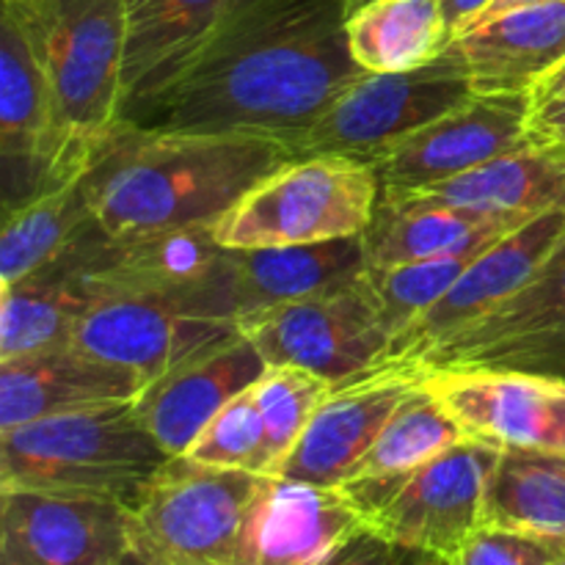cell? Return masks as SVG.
<instances>
[{"label":"cell","mask_w":565,"mask_h":565,"mask_svg":"<svg viewBox=\"0 0 565 565\" xmlns=\"http://www.w3.org/2000/svg\"><path fill=\"white\" fill-rule=\"evenodd\" d=\"M524 224H527V221H524ZM516 226L522 224L491 226V230L480 232L478 237L450 248V252L436 254V257L428 259H417V263L392 265V268H367L364 279H367L370 292H373L375 298L381 323L390 331L392 340H395L397 334H403L414 320L423 318L436 301H441V298L452 290V285L461 279L463 270H467L491 243H497L502 235L516 230Z\"/></svg>","instance_id":"f546056e"},{"label":"cell","mask_w":565,"mask_h":565,"mask_svg":"<svg viewBox=\"0 0 565 565\" xmlns=\"http://www.w3.org/2000/svg\"><path fill=\"white\" fill-rule=\"evenodd\" d=\"M149 381L77 342L0 362V430L58 414L136 403Z\"/></svg>","instance_id":"ac0fdd59"},{"label":"cell","mask_w":565,"mask_h":565,"mask_svg":"<svg viewBox=\"0 0 565 565\" xmlns=\"http://www.w3.org/2000/svg\"><path fill=\"white\" fill-rule=\"evenodd\" d=\"M362 530L364 513L342 489L270 475L254 519L252 565H329Z\"/></svg>","instance_id":"7402d4cb"},{"label":"cell","mask_w":565,"mask_h":565,"mask_svg":"<svg viewBox=\"0 0 565 565\" xmlns=\"http://www.w3.org/2000/svg\"><path fill=\"white\" fill-rule=\"evenodd\" d=\"M561 94H565V64L561 66V70L555 72V75L550 77V81L541 86V92L535 94V103L539 99H550V97H561Z\"/></svg>","instance_id":"f35d334b"},{"label":"cell","mask_w":565,"mask_h":565,"mask_svg":"<svg viewBox=\"0 0 565 565\" xmlns=\"http://www.w3.org/2000/svg\"><path fill=\"white\" fill-rule=\"evenodd\" d=\"M406 552L392 546L373 530H362L329 565H406Z\"/></svg>","instance_id":"e575fe53"},{"label":"cell","mask_w":565,"mask_h":565,"mask_svg":"<svg viewBox=\"0 0 565 565\" xmlns=\"http://www.w3.org/2000/svg\"><path fill=\"white\" fill-rule=\"evenodd\" d=\"M169 461L132 403L0 430V491L94 497L130 508Z\"/></svg>","instance_id":"3957f363"},{"label":"cell","mask_w":565,"mask_h":565,"mask_svg":"<svg viewBox=\"0 0 565 565\" xmlns=\"http://www.w3.org/2000/svg\"><path fill=\"white\" fill-rule=\"evenodd\" d=\"M500 224H524V218L480 213V210L456 207V204L381 188L373 221L362 235L364 257H367V268L417 263V259L450 252Z\"/></svg>","instance_id":"d4e9b609"},{"label":"cell","mask_w":565,"mask_h":565,"mask_svg":"<svg viewBox=\"0 0 565 565\" xmlns=\"http://www.w3.org/2000/svg\"><path fill=\"white\" fill-rule=\"evenodd\" d=\"M475 97L467 61L456 42L436 61L408 72H367L292 143L303 154H340L373 163L412 136Z\"/></svg>","instance_id":"52a82bcc"},{"label":"cell","mask_w":565,"mask_h":565,"mask_svg":"<svg viewBox=\"0 0 565 565\" xmlns=\"http://www.w3.org/2000/svg\"><path fill=\"white\" fill-rule=\"evenodd\" d=\"M252 390L265 425L263 475H274L298 445L331 384L301 367H268Z\"/></svg>","instance_id":"1f68e13d"},{"label":"cell","mask_w":565,"mask_h":565,"mask_svg":"<svg viewBox=\"0 0 565 565\" xmlns=\"http://www.w3.org/2000/svg\"><path fill=\"white\" fill-rule=\"evenodd\" d=\"M563 555L565 541L483 524L463 544L452 565H552Z\"/></svg>","instance_id":"836d02e7"},{"label":"cell","mask_w":565,"mask_h":565,"mask_svg":"<svg viewBox=\"0 0 565 565\" xmlns=\"http://www.w3.org/2000/svg\"><path fill=\"white\" fill-rule=\"evenodd\" d=\"M237 334V326L191 318L152 292L116 290L92 298L72 342L154 381Z\"/></svg>","instance_id":"e0dca14e"},{"label":"cell","mask_w":565,"mask_h":565,"mask_svg":"<svg viewBox=\"0 0 565 565\" xmlns=\"http://www.w3.org/2000/svg\"><path fill=\"white\" fill-rule=\"evenodd\" d=\"M544 3H561V0H494V3L489 6V9L483 11V14L478 17V20L472 22V25H478V22L489 20V17H500L505 14V11H513V9H527V6H544ZM469 25V28H472ZM467 31V28H463Z\"/></svg>","instance_id":"74e56055"},{"label":"cell","mask_w":565,"mask_h":565,"mask_svg":"<svg viewBox=\"0 0 565 565\" xmlns=\"http://www.w3.org/2000/svg\"><path fill=\"white\" fill-rule=\"evenodd\" d=\"M248 0H125L121 119L163 92Z\"/></svg>","instance_id":"44dd1931"},{"label":"cell","mask_w":565,"mask_h":565,"mask_svg":"<svg viewBox=\"0 0 565 565\" xmlns=\"http://www.w3.org/2000/svg\"><path fill=\"white\" fill-rule=\"evenodd\" d=\"M77 246L17 285H0V362L72 342L77 320L92 303L81 279Z\"/></svg>","instance_id":"4316f807"},{"label":"cell","mask_w":565,"mask_h":565,"mask_svg":"<svg viewBox=\"0 0 565 565\" xmlns=\"http://www.w3.org/2000/svg\"><path fill=\"white\" fill-rule=\"evenodd\" d=\"M362 75L348 50L342 0H248L163 92L121 121L252 132L292 147Z\"/></svg>","instance_id":"6da1fadb"},{"label":"cell","mask_w":565,"mask_h":565,"mask_svg":"<svg viewBox=\"0 0 565 565\" xmlns=\"http://www.w3.org/2000/svg\"><path fill=\"white\" fill-rule=\"evenodd\" d=\"M533 94H475L373 160L384 191H425L533 143Z\"/></svg>","instance_id":"7c38bea8"},{"label":"cell","mask_w":565,"mask_h":565,"mask_svg":"<svg viewBox=\"0 0 565 565\" xmlns=\"http://www.w3.org/2000/svg\"><path fill=\"white\" fill-rule=\"evenodd\" d=\"M565 243V210L539 215L491 243L419 320L390 345L386 364H419L436 345L489 318L516 296Z\"/></svg>","instance_id":"4fadbf2b"},{"label":"cell","mask_w":565,"mask_h":565,"mask_svg":"<svg viewBox=\"0 0 565 565\" xmlns=\"http://www.w3.org/2000/svg\"><path fill=\"white\" fill-rule=\"evenodd\" d=\"M265 370L268 364L257 348L237 334L149 381L132 408L171 458L185 456L204 425L241 392L252 390Z\"/></svg>","instance_id":"d6986e66"},{"label":"cell","mask_w":565,"mask_h":565,"mask_svg":"<svg viewBox=\"0 0 565 565\" xmlns=\"http://www.w3.org/2000/svg\"><path fill=\"white\" fill-rule=\"evenodd\" d=\"M406 555H408V552H406ZM419 557H423V565H452V561H441V557H430V555H419Z\"/></svg>","instance_id":"ab89813d"},{"label":"cell","mask_w":565,"mask_h":565,"mask_svg":"<svg viewBox=\"0 0 565 565\" xmlns=\"http://www.w3.org/2000/svg\"><path fill=\"white\" fill-rule=\"evenodd\" d=\"M463 436L497 450L565 452V379L494 367H419Z\"/></svg>","instance_id":"8fae6325"},{"label":"cell","mask_w":565,"mask_h":565,"mask_svg":"<svg viewBox=\"0 0 565 565\" xmlns=\"http://www.w3.org/2000/svg\"><path fill=\"white\" fill-rule=\"evenodd\" d=\"M417 381V364L392 362L362 379L331 386L274 478L340 489Z\"/></svg>","instance_id":"2e32d148"},{"label":"cell","mask_w":565,"mask_h":565,"mask_svg":"<svg viewBox=\"0 0 565 565\" xmlns=\"http://www.w3.org/2000/svg\"><path fill=\"white\" fill-rule=\"evenodd\" d=\"M447 364L565 379V243L516 296L436 345L417 367Z\"/></svg>","instance_id":"5bb4252c"},{"label":"cell","mask_w":565,"mask_h":565,"mask_svg":"<svg viewBox=\"0 0 565 565\" xmlns=\"http://www.w3.org/2000/svg\"><path fill=\"white\" fill-rule=\"evenodd\" d=\"M381 196L370 163L340 154L292 158L259 180L224 218L213 237L224 248H279L362 237Z\"/></svg>","instance_id":"8992f818"},{"label":"cell","mask_w":565,"mask_h":565,"mask_svg":"<svg viewBox=\"0 0 565 565\" xmlns=\"http://www.w3.org/2000/svg\"><path fill=\"white\" fill-rule=\"evenodd\" d=\"M467 439L461 425L450 417L439 397L423 384H414L384 425L375 445L356 467L348 483L356 480H406L419 467L430 463L450 447ZM345 486V483H342Z\"/></svg>","instance_id":"4dcf8cb0"},{"label":"cell","mask_w":565,"mask_h":565,"mask_svg":"<svg viewBox=\"0 0 565 565\" xmlns=\"http://www.w3.org/2000/svg\"><path fill=\"white\" fill-rule=\"evenodd\" d=\"M0 152L6 163V213L77 177L66 169L42 44L11 14L0 17Z\"/></svg>","instance_id":"30bf717a"},{"label":"cell","mask_w":565,"mask_h":565,"mask_svg":"<svg viewBox=\"0 0 565 565\" xmlns=\"http://www.w3.org/2000/svg\"><path fill=\"white\" fill-rule=\"evenodd\" d=\"M367 274L362 237L279 248H226L221 292L232 323L276 303L298 301Z\"/></svg>","instance_id":"ffe728a7"},{"label":"cell","mask_w":565,"mask_h":565,"mask_svg":"<svg viewBox=\"0 0 565 565\" xmlns=\"http://www.w3.org/2000/svg\"><path fill=\"white\" fill-rule=\"evenodd\" d=\"M97 226L86 171L9 210L0 235V285H17L58 263Z\"/></svg>","instance_id":"484cf974"},{"label":"cell","mask_w":565,"mask_h":565,"mask_svg":"<svg viewBox=\"0 0 565 565\" xmlns=\"http://www.w3.org/2000/svg\"><path fill=\"white\" fill-rule=\"evenodd\" d=\"M268 478L171 458L127 508L132 552L152 565H252Z\"/></svg>","instance_id":"5b68a950"},{"label":"cell","mask_w":565,"mask_h":565,"mask_svg":"<svg viewBox=\"0 0 565 565\" xmlns=\"http://www.w3.org/2000/svg\"><path fill=\"white\" fill-rule=\"evenodd\" d=\"M530 136H533L535 143L565 149V94L535 103Z\"/></svg>","instance_id":"d590c367"},{"label":"cell","mask_w":565,"mask_h":565,"mask_svg":"<svg viewBox=\"0 0 565 565\" xmlns=\"http://www.w3.org/2000/svg\"><path fill=\"white\" fill-rule=\"evenodd\" d=\"M342 3H345V17H348V14H351V11H356L359 6L370 3V0H342Z\"/></svg>","instance_id":"60d3db41"},{"label":"cell","mask_w":565,"mask_h":565,"mask_svg":"<svg viewBox=\"0 0 565 565\" xmlns=\"http://www.w3.org/2000/svg\"><path fill=\"white\" fill-rule=\"evenodd\" d=\"M483 524L565 541V452L500 450Z\"/></svg>","instance_id":"f1b7e54d"},{"label":"cell","mask_w":565,"mask_h":565,"mask_svg":"<svg viewBox=\"0 0 565 565\" xmlns=\"http://www.w3.org/2000/svg\"><path fill=\"white\" fill-rule=\"evenodd\" d=\"M237 331L268 367L309 370L331 386L384 367L392 345L364 276L337 290L246 315L237 320Z\"/></svg>","instance_id":"ba28073f"},{"label":"cell","mask_w":565,"mask_h":565,"mask_svg":"<svg viewBox=\"0 0 565 565\" xmlns=\"http://www.w3.org/2000/svg\"><path fill=\"white\" fill-rule=\"evenodd\" d=\"M121 565H152V563H147L143 557H138L136 552H130V555L125 557V563H121Z\"/></svg>","instance_id":"b9f144b4"},{"label":"cell","mask_w":565,"mask_h":565,"mask_svg":"<svg viewBox=\"0 0 565 565\" xmlns=\"http://www.w3.org/2000/svg\"><path fill=\"white\" fill-rule=\"evenodd\" d=\"M263 414L257 408L254 390H246L204 425L185 458L202 467L248 469V472L263 475Z\"/></svg>","instance_id":"d6a6232c"},{"label":"cell","mask_w":565,"mask_h":565,"mask_svg":"<svg viewBox=\"0 0 565 565\" xmlns=\"http://www.w3.org/2000/svg\"><path fill=\"white\" fill-rule=\"evenodd\" d=\"M348 50L364 72H408L452 44L439 0H370L345 17Z\"/></svg>","instance_id":"83f0119b"},{"label":"cell","mask_w":565,"mask_h":565,"mask_svg":"<svg viewBox=\"0 0 565 565\" xmlns=\"http://www.w3.org/2000/svg\"><path fill=\"white\" fill-rule=\"evenodd\" d=\"M395 193L425 196L491 215L539 218L565 210V149L533 141L425 191Z\"/></svg>","instance_id":"cb8c5ba5"},{"label":"cell","mask_w":565,"mask_h":565,"mask_svg":"<svg viewBox=\"0 0 565 565\" xmlns=\"http://www.w3.org/2000/svg\"><path fill=\"white\" fill-rule=\"evenodd\" d=\"M475 94H539L565 64V0L527 6L458 33Z\"/></svg>","instance_id":"603a6c76"},{"label":"cell","mask_w":565,"mask_h":565,"mask_svg":"<svg viewBox=\"0 0 565 565\" xmlns=\"http://www.w3.org/2000/svg\"><path fill=\"white\" fill-rule=\"evenodd\" d=\"M552 565H565V555H563V557H557V561L552 563Z\"/></svg>","instance_id":"7bdbcfd3"},{"label":"cell","mask_w":565,"mask_h":565,"mask_svg":"<svg viewBox=\"0 0 565 565\" xmlns=\"http://www.w3.org/2000/svg\"><path fill=\"white\" fill-rule=\"evenodd\" d=\"M298 158L252 132H169L119 121L86 169L99 226L114 241L199 230L224 218L259 180Z\"/></svg>","instance_id":"7a4b0ae2"},{"label":"cell","mask_w":565,"mask_h":565,"mask_svg":"<svg viewBox=\"0 0 565 565\" xmlns=\"http://www.w3.org/2000/svg\"><path fill=\"white\" fill-rule=\"evenodd\" d=\"M127 505L47 491H0V565H121Z\"/></svg>","instance_id":"9a60e30c"},{"label":"cell","mask_w":565,"mask_h":565,"mask_svg":"<svg viewBox=\"0 0 565 565\" xmlns=\"http://www.w3.org/2000/svg\"><path fill=\"white\" fill-rule=\"evenodd\" d=\"M441 9H445L447 22H450V31L452 39L463 31V28L472 25L486 9H489L494 0H439Z\"/></svg>","instance_id":"8d00e7d4"},{"label":"cell","mask_w":565,"mask_h":565,"mask_svg":"<svg viewBox=\"0 0 565 565\" xmlns=\"http://www.w3.org/2000/svg\"><path fill=\"white\" fill-rule=\"evenodd\" d=\"M497 458V447L463 439L408 475L384 505L367 513V530L403 552L456 561L483 527L486 489Z\"/></svg>","instance_id":"9c48e42d"},{"label":"cell","mask_w":565,"mask_h":565,"mask_svg":"<svg viewBox=\"0 0 565 565\" xmlns=\"http://www.w3.org/2000/svg\"><path fill=\"white\" fill-rule=\"evenodd\" d=\"M3 14L39 36L53 81L66 169L83 174L121 121L125 0H3Z\"/></svg>","instance_id":"277c9868"}]
</instances>
